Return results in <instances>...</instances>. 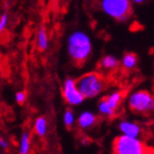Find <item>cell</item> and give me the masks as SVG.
I'll return each instance as SVG.
<instances>
[{"instance_id":"8fae6325","label":"cell","mask_w":154,"mask_h":154,"mask_svg":"<svg viewBox=\"0 0 154 154\" xmlns=\"http://www.w3.org/2000/svg\"><path fill=\"white\" fill-rule=\"evenodd\" d=\"M99 111L102 116L107 117V118H109V119L113 118V117L117 115V113H116L117 111L111 108L110 105H109L108 102H107V100H106V97H103V99L99 102Z\"/></svg>"},{"instance_id":"277c9868","label":"cell","mask_w":154,"mask_h":154,"mask_svg":"<svg viewBox=\"0 0 154 154\" xmlns=\"http://www.w3.org/2000/svg\"><path fill=\"white\" fill-rule=\"evenodd\" d=\"M128 104L133 112L149 115L154 111V94L147 90H137L130 95Z\"/></svg>"},{"instance_id":"52a82bcc","label":"cell","mask_w":154,"mask_h":154,"mask_svg":"<svg viewBox=\"0 0 154 154\" xmlns=\"http://www.w3.org/2000/svg\"><path fill=\"white\" fill-rule=\"evenodd\" d=\"M119 128L123 135H126L130 137L139 138L142 134V128H140V125L137 123L131 122V121H122L119 124Z\"/></svg>"},{"instance_id":"e0dca14e","label":"cell","mask_w":154,"mask_h":154,"mask_svg":"<svg viewBox=\"0 0 154 154\" xmlns=\"http://www.w3.org/2000/svg\"><path fill=\"white\" fill-rule=\"evenodd\" d=\"M8 20H9V16H8L7 13H3L0 16V34L2 33V31L5 29V27H7Z\"/></svg>"},{"instance_id":"2e32d148","label":"cell","mask_w":154,"mask_h":154,"mask_svg":"<svg viewBox=\"0 0 154 154\" xmlns=\"http://www.w3.org/2000/svg\"><path fill=\"white\" fill-rule=\"evenodd\" d=\"M64 123L66 128H71L74 124V115L71 110H66L64 113Z\"/></svg>"},{"instance_id":"6da1fadb","label":"cell","mask_w":154,"mask_h":154,"mask_svg":"<svg viewBox=\"0 0 154 154\" xmlns=\"http://www.w3.org/2000/svg\"><path fill=\"white\" fill-rule=\"evenodd\" d=\"M66 51L73 62L84 64L92 54L91 38L82 30H75L67 38Z\"/></svg>"},{"instance_id":"ffe728a7","label":"cell","mask_w":154,"mask_h":154,"mask_svg":"<svg viewBox=\"0 0 154 154\" xmlns=\"http://www.w3.org/2000/svg\"><path fill=\"white\" fill-rule=\"evenodd\" d=\"M0 146H1L2 148H7L8 147V143L2 139V138H0Z\"/></svg>"},{"instance_id":"d6986e66","label":"cell","mask_w":154,"mask_h":154,"mask_svg":"<svg viewBox=\"0 0 154 154\" xmlns=\"http://www.w3.org/2000/svg\"><path fill=\"white\" fill-rule=\"evenodd\" d=\"M143 154H154V148H152V147L146 148V150H144V153Z\"/></svg>"},{"instance_id":"ba28073f","label":"cell","mask_w":154,"mask_h":154,"mask_svg":"<svg viewBox=\"0 0 154 154\" xmlns=\"http://www.w3.org/2000/svg\"><path fill=\"white\" fill-rule=\"evenodd\" d=\"M121 64V61L113 55H106L100 61V67L104 71H113Z\"/></svg>"},{"instance_id":"9a60e30c","label":"cell","mask_w":154,"mask_h":154,"mask_svg":"<svg viewBox=\"0 0 154 154\" xmlns=\"http://www.w3.org/2000/svg\"><path fill=\"white\" fill-rule=\"evenodd\" d=\"M29 153V135L25 133L22 137V144H20V154Z\"/></svg>"},{"instance_id":"8992f818","label":"cell","mask_w":154,"mask_h":154,"mask_svg":"<svg viewBox=\"0 0 154 154\" xmlns=\"http://www.w3.org/2000/svg\"><path fill=\"white\" fill-rule=\"evenodd\" d=\"M63 96L70 105H79L84 101V95L79 91L76 82L72 78H67L63 85Z\"/></svg>"},{"instance_id":"30bf717a","label":"cell","mask_w":154,"mask_h":154,"mask_svg":"<svg viewBox=\"0 0 154 154\" xmlns=\"http://www.w3.org/2000/svg\"><path fill=\"white\" fill-rule=\"evenodd\" d=\"M137 63L138 58L134 53H126L121 59V65L123 66V69L128 71L134 70L135 67L137 66Z\"/></svg>"},{"instance_id":"7c38bea8","label":"cell","mask_w":154,"mask_h":154,"mask_svg":"<svg viewBox=\"0 0 154 154\" xmlns=\"http://www.w3.org/2000/svg\"><path fill=\"white\" fill-rule=\"evenodd\" d=\"M105 97L107 100V102H108V104L110 105L111 108L117 111V109L119 108V106L122 103L123 94L120 91H115V92H111L109 95L105 96Z\"/></svg>"},{"instance_id":"9c48e42d","label":"cell","mask_w":154,"mask_h":154,"mask_svg":"<svg viewBox=\"0 0 154 154\" xmlns=\"http://www.w3.org/2000/svg\"><path fill=\"white\" fill-rule=\"evenodd\" d=\"M95 123H96V117L92 112H89V111L82 112L79 116V118H78V125L82 128H84V130L92 128Z\"/></svg>"},{"instance_id":"44dd1931","label":"cell","mask_w":154,"mask_h":154,"mask_svg":"<svg viewBox=\"0 0 154 154\" xmlns=\"http://www.w3.org/2000/svg\"><path fill=\"white\" fill-rule=\"evenodd\" d=\"M133 2L134 3H137V5H139V3H142V2H144L146 0H132Z\"/></svg>"},{"instance_id":"7a4b0ae2","label":"cell","mask_w":154,"mask_h":154,"mask_svg":"<svg viewBox=\"0 0 154 154\" xmlns=\"http://www.w3.org/2000/svg\"><path fill=\"white\" fill-rule=\"evenodd\" d=\"M76 85L85 99H92L105 90L106 80L97 72L87 73L76 80Z\"/></svg>"},{"instance_id":"4fadbf2b","label":"cell","mask_w":154,"mask_h":154,"mask_svg":"<svg viewBox=\"0 0 154 154\" xmlns=\"http://www.w3.org/2000/svg\"><path fill=\"white\" fill-rule=\"evenodd\" d=\"M38 46L41 51H46L48 47V35L44 26H41L38 32Z\"/></svg>"},{"instance_id":"ac0fdd59","label":"cell","mask_w":154,"mask_h":154,"mask_svg":"<svg viewBox=\"0 0 154 154\" xmlns=\"http://www.w3.org/2000/svg\"><path fill=\"white\" fill-rule=\"evenodd\" d=\"M15 99H16V102L18 104H23L25 101H26V92H24V91L17 92Z\"/></svg>"},{"instance_id":"3957f363","label":"cell","mask_w":154,"mask_h":154,"mask_svg":"<svg viewBox=\"0 0 154 154\" xmlns=\"http://www.w3.org/2000/svg\"><path fill=\"white\" fill-rule=\"evenodd\" d=\"M132 0H100V8L110 18L124 22L132 12Z\"/></svg>"},{"instance_id":"5bb4252c","label":"cell","mask_w":154,"mask_h":154,"mask_svg":"<svg viewBox=\"0 0 154 154\" xmlns=\"http://www.w3.org/2000/svg\"><path fill=\"white\" fill-rule=\"evenodd\" d=\"M34 130L38 136H44L46 133V120L44 118H38L35 121Z\"/></svg>"},{"instance_id":"5b68a950","label":"cell","mask_w":154,"mask_h":154,"mask_svg":"<svg viewBox=\"0 0 154 154\" xmlns=\"http://www.w3.org/2000/svg\"><path fill=\"white\" fill-rule=\"evenodd\" d=\"M146 148L139 138L122 134L113 140L112 154H143Z\"/></svg>"},{"instance_id":"7402d4cb","label":"cell","mask_w":154,"mask_h":154,"mask_svg":"<svg viewBox=\"0 0 154 154\" xmlns=\"http://www.w3.org/2000/svg\"><path fill=\"white\" fill-rule=\"evenodd\" d=\"M153 65H154V61H153Z\"/></svg>"}]
</instances>
